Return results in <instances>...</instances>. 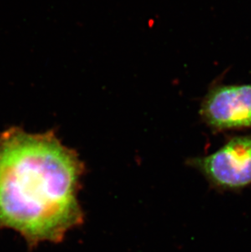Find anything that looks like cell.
Returning a JSON list of instances; mask_svg holds the SVG:
<instances>
[{"label": "cell", "mask_w": 251, "mask_h": 252, "mask_svg": "<svg viewBox=\"0 0 251 252\" xmlns=\"http://www.w3.org/2000/svg\"><path fill=\"white\" fill-rule=\"evenodd\" d=\"M200 114L217 132L251 128V84L214 86L204 98Z\"/></svg>", "instance_id": "3957f363"}, {"label": "cell", "mask_w": 251, "mask_h": 252, "mask_svg": "<svg viewBox=\"0 0 251 252\" xmlns=\"http://www.w3.org/2000/svg\"><path fill=\"white\" fill-rule=\"evenodd\" d=\"M85 166L54 131L12 126L0 135V229L24 238L29 248L61 243L84 221L78 199Z\"/></svg>", "instance_id": "6da1fadb"}, {"label": "cell", "mask_w": 251, "mask_h": 252, "mask_svg": "<svg viewBox=\"0 0 251 252\" xmlns=\"http://www.w3.org/2000/svg\"><path fill=\"white\" fill-rule=\"evenodd\" d=\"M188 163L216 190H242L251 185V135L232 137L213 154Z\"/></svg>", "instance_id": "7a4b0ae2"}]
</instances>
